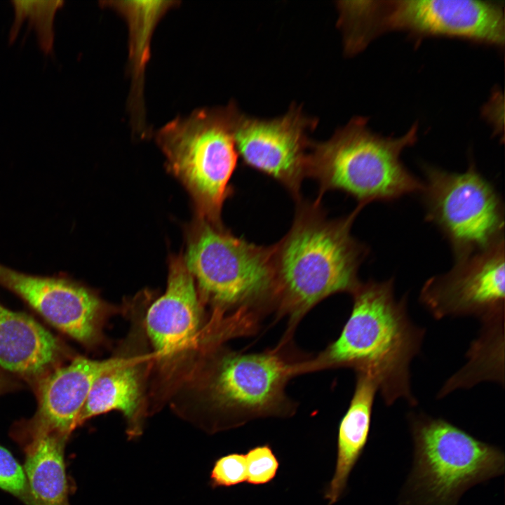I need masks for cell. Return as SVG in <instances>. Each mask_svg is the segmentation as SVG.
<instances>
[{
  "label": "cell",
  "mask_w": 505,
  "mask_h": 505,
  "mask_svg": "<svg viewBox=\"0 0 505 505\" xmlns=\"http://www.w3.org/2000/svg\"><path fill=\"white\" fill-rule=\"evenodd\" d=\"M25 452L31 505H69L64 449L69 438L49 433L14 435Z\"/></svg>",
  "instance_id": "17"
},
{
  "label": "cell",
  "mask_w": 505,
  "mask_h": 505,
  "mask_svg": "<svg viewBox=\"0 0 505 505\" xmlns=\"http://www.w3.org/2000/svg\"><path fill=\"white\" fill-rule=\"evenodd\" d=\"M419 301L438 320L470 316L485 323L504 319L505 240L454 260L448 271L427 279Z\"/></svg>",
  "instance_id": "10"
},
{
  "label": "cell",
  "mask_w": 505,
  "mask_h": 505,
  "mask_svg": "<svg viewBox=\"0 0 505 505\" xmlns=\"http://www.w3.org/2000/svg\"><path fill=\"white\" fill-rule=\"evenodd\" d=\"M0 489H2L27 505L31 498L24 469L5 447L0 445Z\"/></svg>",
  "instance_id": "23"
},
{
  "label": "cell",
  "mask_w": 505,
  "mask_h": 505,
  "mask_svg": "<svg viewBox=\"0 0 505 505\" xmlns=\"http://www.w3.org/2000/svg\"><path fill=\"white\" fill-rule=\"evenodd\" d=\"M183 259L201 295L241 331L253 333L264 315L274 311L271 245H256L221 223L198 217Z\"/></svg>",
  "instance_id": "3"
},
{
  "label": "cell",
  "mask_w": 505,
  "mask_h": 505,
  "mask_svg": "<svg viewBox=\"0 0 505 505\" xmlns=\"http://www.w3.org/2000/svg\"><path fill=\"white\" fill-rule=\"evenodd\" d=\"M247 465L246 484L260 486L276 478L280 462L269 443L258 445L245 453Z\"/></svg>",
  "instance_id": "21"
},
{
  "label": "cell",
  "mask_w": 505,
  "mask_h": 505,
  "mask_svg": "<svg viewBox=\"0 0 505 505\" xmlns=\"http://www.w3.org/2000/svg\"><path fill=\"white\" fill-rule=\"evenodd\" d=\"M419 192L425 220L449 243L454 260L505 240V208L499 191L471 161L463 173L423 167Z\"/></svg>",
  "instance_id": "8"
},
{
  "label": "cell",
  "mask_w": 505,
  "mask_h": 505,
  "mask_svg": "<svg viewBox=\"0 0 505 505\" xmlns=\"http://www.w3.org/2000/svg\"><path fill=\"white\" fill-rule=\"evenodd\" d=\"M234 106L198 109L175 118L156 133V140L169 170L182 182L196 205L198 217L221 223L220 214L232 193L231 177L238 154Z\"/></svg>",
  "instance_id": "7"
},
{
  "label": "cell",
  "mask_w": 505,
  "mask_h": 505,
  "mask_svg": "<svg viewBox=\"0 0 505 505\" xmlns=\"http://www.w3.org/2000/svg\"><path fill=\"white\" fill-rule=\"evenodd\" d=\"M213 488L231 487L246 483L247 465L243 453L233 452L218 458L210 474Z\"/></svg>",
  "instance_id": "22"
},
{
  "label": "cell",
  "mask_w": 505,
  "mask_h": 505,
  "mask_svg": "<svg viewBox=\"0 0 505 505\" xmlns=\"http://www.w3.org/2000/svg\"><path fill=\"white\" fill-rule=\"evenodd\" d=\"M362 27L370 41L389 30L425 36L465 38L504 44V15L499 2L479 0L364 1Z\"/></svg>",
  "instance_id": "9"
},
{
  "label": "cell",
  "mask_w": 505,
  "mask_h": 505,
  "mask_svg": "<svg viewBox=\"0 0 505 505\" xmlns=\"http://www.w3.org/2000/svg\"><path fill=\"white\" fill-rule=\"evenodd\" d=\"M22 381L0 366V396L23 387Z\"/></svg>",
  "instance_id": "24"
},
{
  "label": "cell",
  "mask_w": 505,
  "mask_h": 505,
  "mask_svg": "<svg viewBox=\"0 0 505 505\" xmlns=\"http://www.w3.org/2000/svg\"><path fill=\"white\" fill-rule=\"evenodd\" d=\"M377 391L370 377L356 373L352 398L338 426L334 473L323 492L328 505L335 504L344 494L350 474L367 444Z\"/></svg>",
  "instance_id": "16"
},
{
  "label": "cell",
  "mask_w": 505,
  "mask_h": 505,
  "mask_svg": "<svg viewBox=\"0 0 505 505\" xmlns=\"http://www.w3.org/2000/svg\"><path fill=\"white\" fill-rule=\"evenodd\" d=\"M136 358H123L94 382L78 416L76 427L90 418L119 410L128 423L130 438L141 432L142 377Z\"/></svg>",
  "instance_id": "18"
},
{
  "label": "cell",
  "mask_w": 505,
  "mask_h": 505,
  "mask_svg": "<svg viewBox=\"0 0 505 505\" xmlns=\"http://www.w3.org/2000/svg\"><path fill=\"white\" fill-rule=\"evenodd\" d=\"M316 123L297 107L271 120L248 118L238 114L234 128L238 154L243 163L280 182L297 201L306 177L308 153L311 142L307 129Z\"/></svg>",
  "instance_id": "12"
},
{
  "label": "cell",
  "mask_w": 505,
  "mask_h": 505,
  "mask_svg": "<svg viewBox=\"0 0 505 505\" xmlns=\"http://www.w3.org/2000/svg\"><path fill=\"white\" fill-rule=\"evenodd\" d=\"M292 224L272 245L275 312L285 317L283 339L291 340L295 328L314 307L330 295L352 294L361 283L360 266L370 248L351 234L363 207L349 215L328 219L321 201H297Z\"/></svg>",
  "instance_id": "1"
},
{
  "label": "cell",
  "mask_w": 505,
  "mask_h": 505,
  "mask_svg": "<svg viewBox=\"0 0 505 505\" xmlns=\"http://www.w3.org/2000/svg\"><path fill=\"white\" fill-rule=\"evenodd\" d=\"M72 356L70 349L32 316L0 302V366L33 389Z\"/></svg>",
  "instance_id": "15"
},
{
  "label": "cell",
  "mask_w": 505,
  "mask_h": 505,
  "mask_svg": "<svg viewBox=\"0 0 505 505\" xmlns=\"http://www.w3.org/2000/svg\"><path fill=\"white\" fill-rule=\"evenodd\" d=\"M0 287L82 345L91 347L99 342L107 306L90 288L67 275L33 274L0 262Z\"/></svg>",
  "instance_id": "11"
},
{
  "label": "cell",
  "mask_w": 505,
  "mask_h": 505,
  "mask_svg": "<svg viewBox=\"0 0 505 505\" xmlns=\"http://www.w3.org/2000/svg\"><path fill=\"white\" fill-rule=\"evenodd\" d=\"M177 1H109L102 6L111 7L126 20L128 29L129 69L132 78L130 104L137 129L144 125L142 111L144 72L150 56V43L154 29L163 15Z\"/></svg>",
  "instance_id": "19"
},
{
  "label": "cell",
  "mask_w": 505,
  "mask_h": 505,
  "mask_svg": "<svg viewBox=\"0 0 505 505\" xmlns=\"http://www.w3.org/2000/svg\"><path fill=\"white\" fill-rule=\"evenodd\" d=\"M417 124L399 137L373 133L367 119H352L325 142H311L306 176L314 179L321 201L328 191H341L358 206L391 202L419 194L423 182L405 167L403 151L417 140Z\"/></svg>",
  "instance_id": "4"
},
{
  "label": "cell",
  "mask_w": 505,
  "mask_h": 505,
  "mask_svg": "<svg viewBox=\"0 0 505 505\" xmlns=\"http://www.w3.org/2000/svg\"><path fill=\"white\" fill-rule=\"evenodd\" d=\"M122 359L97 361L76 356L53 370L32 389L37 400L35 414L18 422L13 433H51L69 438L95 380Z\"/></svg>",
  "instance_id": "13"
},
{
  "label": "cell",
  "mask_w": 505,
  "mask_h": 505,
  "mask_svg": "<svg viewBox=\"0 0 505 505\" xmlns=\"http://www.w3.org/2000/svg\"><path fill=\"white\" fill-rule=\"evenodd\" d=\"M412 466L398 505H457L476 485L504 473V453L440 418L408 415Z\"/></svg>",
  "instance_id": "5"
},
{
  "label": "cell",
  "mask_w": 505,
  "mask_h": 505,
  "mask_svg": "<svg viewBox=\"0 0 505 505\" xmlns=\"http://www.w3.org/2000/svg\"><path fill=\"white\" fill-rule=\"evenodd\" d=\"M288 344L281 341L274 349L257 353L222 350L210 358L203 390L211 431L295 413L297 405L287 396L286 386L299 375L302 360L286 354Z\"/></svg>",
  "instance_id": "6"
},
{
  "label": "cell",
  "mask_w": 505,
  "mask_h": 505,
  "mask_svg": "<svg viewBox=\"0 0 505 505\" xmlns=\"http://www.w3.org/2000/svg\"><path fill=\"white\" fill-rule=\"evenodd\" d=\"M201 320L194 278L181 256L170 260L165 293L149 307L147 332L159 361L170 366L193 349Z\"/></svg>",
  "instance_id": "14"
},
{
  "label": "cell",
  "mask_w": 505,
  "mask_h": 505,
  "mask_svg": "<svg viewBox=\"0 0 505 505\" xmlns=\"http://www.w3.org/2000/svg\"><path fill=\"white\" fill-rule=\"evenodd\" d=\"M351 295V312L340 335L316 356L304 359L301 373L352 368L374 380L386 405L400 398L416 405L410 366L426 331L410 320L407 297L396 299L393 277L361 281Z\"/></svg>",
  "instance_id": "2"
},
{
  "label": "cell",
  "mask_w": 505,
  "mask_h": 505,
  "mask_svg": "<svg viewBox=\"0 0 505 505\" xmlns=\"http://www.w3.org/2000/svg\"><path fill=\"white\" fill-rule=\"evenodd\" d=\"M14 18L8 34V42L13 43L22 25L28 20L35 32L41 50L46 55L53 50L54 20L57 11L62 7L63 1H11Z\"/></svg>",
  "instance_id": "20"
}]
</instances>
